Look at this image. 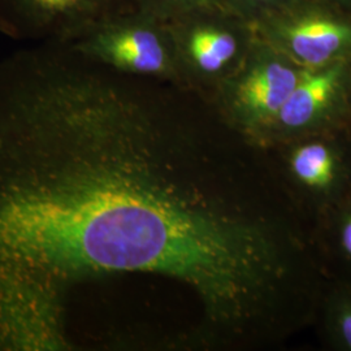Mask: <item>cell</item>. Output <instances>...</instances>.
<instances>
[{"mask_svg": "<svg viewBox=\"0 0 351 351\" xmlns=\"http://www.w3.org/2000/svg\"><path fill=\"white\" fill-rule=\"evenodd\" d=\"M303 68L265 59L229 84L226 104L241 138L258 149L301 78Z\"/></svg>", "mask_w": 351, "mask_h": 351, "instance_id": "8992f818", "label": "cell"}, {"mask_svg": "<svg viewBox=\"0 0 351 351\" xmlns=\"http://www.w3.org/2000/svg\"><path fill=\"white\" fill-rule=\"evenodd\" d=\"M315 326L332 350L351 351V284L329 281Z\"/></svg>", "mask_w": 351, "mask_h": 351, "instance_id": "9c48e42d", "label": "cell"}, {"mask_svg": "<svg viewBox=\"0 0 351 351\" xmlns=\"http://www.w3.org/2000/svg\"><path fill=\"white\" fill-rule=\"evenodd\" d=\"M110 0H0V33L34 43H71L110 19Z\"/></svg>", "mask_w": 351, "mask_h": 351, "instance_id": "5b68a950", "label": "cell"}, {"mask_svg": "<svg viewBox=\"0 0 351 351\" xmlns=\"http://www.w3.org/2000/svg\"><path fill=\"white\" fill-rule=\"evenodd\" d=\"M75 50L117 72L141 78H160L173 72L162 34L142 21L107 19L71 42Z\"/></svg>", "mask_w": 351, "mask_h": 351, "instance_id": "277c9868", "label": "cell"}, {"mask_svg": "<svg viewBox=\"0 0 351 351\" xmlns=\"http://www.w3.org/2000/svg\"><path fill=\"white\" fill-rule=\"evenodd\" d=\"M264 154L289 202L313 229L351 198V125L302 136ZM313 233V232H311Z\"/></svg>", "mask_w": 351, "mask_h": 351, "instance_id": "7a4b0ae2", "label": "cell"}, {"mask_svg": "<svg viewBox=\"0 0 351 351\" xmlns=\"http://www.w3.org/2000/svg\"><path fill=\"white\" fill-rule=\"evenodd\" d=\"M188 49L190 60L199 73L217 75L233 63L239 46L232 34L217 30H198L190 37Z\"/></svg>", "mask_w": 351, "mask_h": 351, "instance_id": "30bf717a", "label": "cell"}, {"mask_svg": "<svg viewBox=\"0 0 351 351\" xmlns=\"http://www.w3.org/2000/svg\"><path fill=\"white\" fill-rule=\"evenodd\" d=\"M311 232L329 280L351 284V198L317 220Z\"/></svg>", "mask_w": 351, "mask_h": 351, "instance_id": "ba28073f", "label": "cell"}, {"mask_svg": "<svg viewBox=\"0 0 351 351\" xmlns=\"http://www.w3.org/2000/svg\"><path fill=\"white\" fill-rule=\"evenodd\" d=\"M139 78L71 43L0 60V269L68 295L123 275L181 284L206 349L313 326L326 271L263 152L175 125Z\"/></svg>", "mask_w": 351, "mask_h": 351, "instance_id": "6da1fadb", "label": "cell"}, {"mask_svg": "<svg viewBox=\"0 0 351 351\" xmlns=\"http://www.w3.org/2000/svg\"><path fill=\"white\" fill-rule=\"evenodd\" d=\"M348 69L343 63L303 68L297 86L264 134L258 150L263 151L302 136L351 125L341 119V104L348 94Z\"/></svg>", "mask_w": 351, "mask_h": 351, "instance_id": "3957f363", "label": "cell"}, {"mask_svg": "<svg viewBox=\"0 0 351 351\" xmlns=\"http://www.w3.org/2000/svg\"><path fill=\"white\" fill-rule=\"evenodd\" d=\"M287 40L295 62L315 69L339 63L351 45V29L329 20H307L290 27Z\"/></svg>", "mask_w": 351, "mask_h": 351, "instance_id": "52a82bcc", "label": "cell"}]
</instances>
